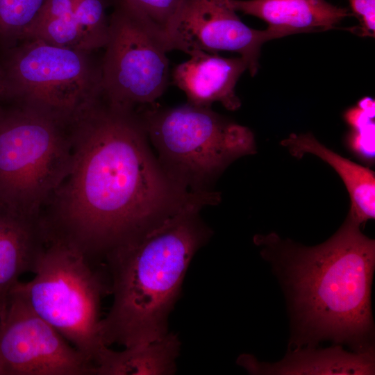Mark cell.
<instances>
[{"label": "cell", "instance_id": "cell-11", "mask_svg": "<svg viewBox=\"0 0 375 375\" xmlns=\"http://www.w3.org/2000/svg\"><path fill=\"white\" fill-rule=\"evenodd\" d=\"M190 59L176 66L174 83L186 95L188 103L210 107L219 102L229 110H238L241 102L235 94V85L248 69L241 56L224 58L217 53L196 51Z\"/></svg>", "mask_w": 375, "mask_h": 375}, {"label": "cell", "instance_id": "cell-8", "mask_svg": "<svg viewBox=\"0 0 375 375\" xmlns=\"http://www.w3.org/2000/svg\"><path fill=\"white\" fill-rule=\"evenodd\" d=\"M109 34L101 60L102 98L138 110L154 105L169 80L162 30L122 0H114Z\"/></svg>", "mask_w": 375, "mask_h": 375}, {"label": "cell", "instance_id": "cell-21", "mask_svg": "<svg viewBox=\"0 0 375 375\" xmlns=\"http://www.w3.org/2000/svg\"><path fill=\"white\" fill-rule=\"evenodd\" d=\"M349 149L361 160L372 162L374 159V124L353 128L347 137Z\"/></svg>", "mask_w": 375, "mask_h": 375}, {"label": "cell", "instance_id": "cell-5", "mask_svg": "<svg viewBox=\"0 0 375 375\" xmlns=\"http://www.w3.org/2000/svg\"><path fill=\"white\" fill-rule=\"evenodd\" d=\"M33 278L12 292L19 294L41 318L96 365L108 347L100 335V308L110 294L102 262L90 260L77 249L47 240Z\"/></svg>", "mask_w": 375, "mask_h": 375}, {"label": "cell", "instance_id": "cell-4", "mask_svg": "<svg viewBox=\"0 0 375 375\" xmlns=\"http://www.w3.org/2000/svg\"><path fill=\"white\" fill-rule=\"evenodd\" d=\"M138 111L160 165L188 192L214 191L213 183L233 162L256 153L253 132L210 107L187 103Z\"/></svg>", "mask_w": 375, "mask_h": 375}, {"label": "cell", "instance_id": "cell-2", "mask_svg": "<svg viewBox=\"0 0 375 375\" xmlns=\"http://www.w3.org/2000/svg\"><path fill=\"white\" fill-rule=\"evenodd\" d=\"M360 225L348 213L329 239L312 247L274 233L254 237L287 297L292 324L290 351L315 348L324 340L347 344L355 352L374 347L375 242Z\"/></svg>", "mask_w": 375, "mask_h": 375}, {"label": "cell", "instance_id": "cell-14", "mask_svg": "<svg viewBox=\"0 0 375 375\" xmlns=\"http://www.w3.org/2000/svg\"><path fill=\"white\" fill-rule=\"evenodd\" d=\"M231 9L257 17L286 36L333 28L349 15L324 0H225Z\"/></svg>", "mask_w": 375, "mask_h": 375}, {"label": "cell", "instance_id": "cell-6", "mask_svg": "<svg viewBox=\"0 0 375 375\" xmlns=\"http://www.w3.org/2000/svg\"><path fill=\"white\" fill-rule=\"evenodd\" d=\"M93 52L26 39L0 60L2 99L72 127L102 99L101 60Z\"/></svg>", "mask_w": 375, "mask_h": 375}, {"label": "cell", "instance_id": "cell-12", "mask_svg": "<svg viewBox=\"0 0 375 375\" xmlns=\"http://www.w3.org/2000/svg\"><path fill=\"white\" fill-rule=\"evenodd\" d=\"M47 242L41 217L0 203V319L19 277L35 272Z\"/></svg>", "mask_w": 375, "mask_h": 375}, {"label": "cell", "instance_id": "cell-23", "mask_svg": "<svg viewBox=\"0 0 375 375\" xmlns=\"http://www.w3.org/2000/svg\"><path fill=\"white\" fill-rule=\"evenodd\" d=\"M2 91H3V87H2V72L0 66V101L2 99Z\"/></svg>", "mask_w": 375, "mask_h": 375}, {"label": "cell", "instance_id": "cell-10", "mask_svg": "<svg viewBox=\"0 0 375 375\" xmlns=\"http://www.w3.org/2000/svg\"><path fill=\"white\" fill-rule=\"evenodd\" d=\"M162 32L168 51L236 52L247 61L252 76L258 70L262 44L283 37L272 28H249L225 0H181Z\"/></svg>", "mask_w": 375, "mask_h": 375}, {"label": "cell", "instance_id": "cell-13", "mask_svg": "<svg viewBox=\"0 0 375 375\" xmlns=\"http://www.w3.org/2000/svg\"><path fill=\"white\" fill-rule=\"evenodd\" d=\"M238 365L255 374H374V349L348 352L339 344L325 349L313 348L290 351L276 363L258 362L242 355Z\"/></svg>", "mask_w": 375, "mask_h": 375}, {"label": "cell", "instance_id": "cell-18", "mask_svg": "<svg viewBox=\"0 0 375 375\" xmlns=\"http://www.w3.org/2000/svg\"><path fill=\"white\" fill-rule=\"evenodd\" d=\"M47 0H0V43L6 48L22 41Z\"/></svg>", "mask_w": 375, "mask_h": 375}, {"label": "cell", "instance_id": "cell-15", "mask_svg": "<svg viewBox=\"0 0 375 375\" xmlns=\"http://www.w3.org/2000/svg\"><path fill=\"white\" fill-rule=\"evenodd\" d=\"M281 145L298 158L315 155L338 174L349 194V214L360 224L375 217V175L369 168L340 156L319 142L311 133H292Z\"/></svg>", "mask_w": 375, "mask_h": 375}, {"label": "cell", "instance_id": "cell-20", "mask_svg": "<svg viewBox=\"0 0 375 375\" xmlns=\"http://www.w3.org/2000/svg\"><path fill=\"white\" fill-rule=\"evenodd\" d=\"M139 11L162 31L181 0H122Z\"/></svg>", "mask_w": 375, "mask_h": 375}, {"label": "cell", "instance_id": "cell-16", "mask_svg": "<svg viewBox=\"0 0 375 375\" xmlns=\"http://www.w3.org/2000/svg\"><path fill=\"white\" fill-rule=\"evenodd\" d=\"M181 343L176 334L167 333L149 343L114 351L107 347L95 367V375L172 374Z\"/></svg>", "mask_w": 375, "mask_h": 375}, {"label": "cell", "instance_id": "cell-1", "mask_svg": "<svg viewBox=\"0 0 375 375\" xmlns=\"http://www.w3.org/2000/svg\"><path fill=\"white\" fill-rule=\"evenodd\" d=\"M69 170L44 209L48 240L100 262L112 247L205 197L178 185L153 153L138 111L101 99L71 129Z\"/></svg>", "mask_w": 375, "mask_h": 375}, {"label": "cell", "instance_id": "cell-3", "mask_svg": "<svg viewBox=\"0 0 375 375\" xmlns=\"http://www.w3.org/2000/svg\"><path fill=\"white\" fill-rule=\"evenodd\" d=\"M212 197L197 200L149 231L110 249L102 261L112 303L100 322L108 347L151 342L167 332L168 317L194 254L212 235L200 217Z\"/></svg>", "mask_w": 375, "mask_h": 375}, {"label": "cell", "instance_id": "cell-17", "mask_svg": "<svg viewBox=\"0 0 375 375\" xmlns=\"http://www.w3.org/2000/svg\"><path fill=\"white\" fill-rule=\"evenodd\" d=\"M113 3L114 0H75L74 15L84 51L93 52L105 47L109 34L106 10Z\"/></svg>", "mask_w": 375, "mask_h": 375}, {"label": "cell", "instance_id": "cell-19", "mask_svg": "<svg viewBox=\"0 0 375 375\" xmlns=\"http://www.w3.org/2000/svg\"><path fill=\"white\" fill-rule=\"evenodd\" d=\"M26 39H36L53 46L84 51L74 12L60 17L37 19L28 30L24 40Z\"/></svg>", "mask_w": 375, "mask_h": 375}, {"label": "cell", "instance_id": "cell-9", "mask_svg": "<svg viewBox=\"0 0 375 375\" xmlns=\"http://www.w3.org/2000/svg\"><path fill=\"white\" fill-rule=\"evenodd\" d=\"M0 375H95V368L12 292L0 319Z\"/></svg>", "mask_w": 375, "mask_h": 375}, {"label": "cell", "instance_id": "cell-22", "mask_svg": "<svg viewBox=\"0 0 375 375\" xmlns=\"http://www.w3.org/2000/svg\"><path fill=\"white\" fill-rule=\"evenodd\" d=\"M353 12L359 17L363 35H374L375 0H349Z\"/></svg>", "mask_w": 375, "mask_h": 375}, {"label": "cell", "instance_id": "cell-7", "mask_svg": "<svg viewBox=\"0 0 375 375\" xmlns=\"http://www.w3.org/2000/svg\"><path fill=\"white\" fill-rule=\"evenodd\" d=\"M6 103L0 102V203L40 217L69 170L72 127Z\"/></svg>", "mask_w": 375, "mask_h": 375}]
</instances>
